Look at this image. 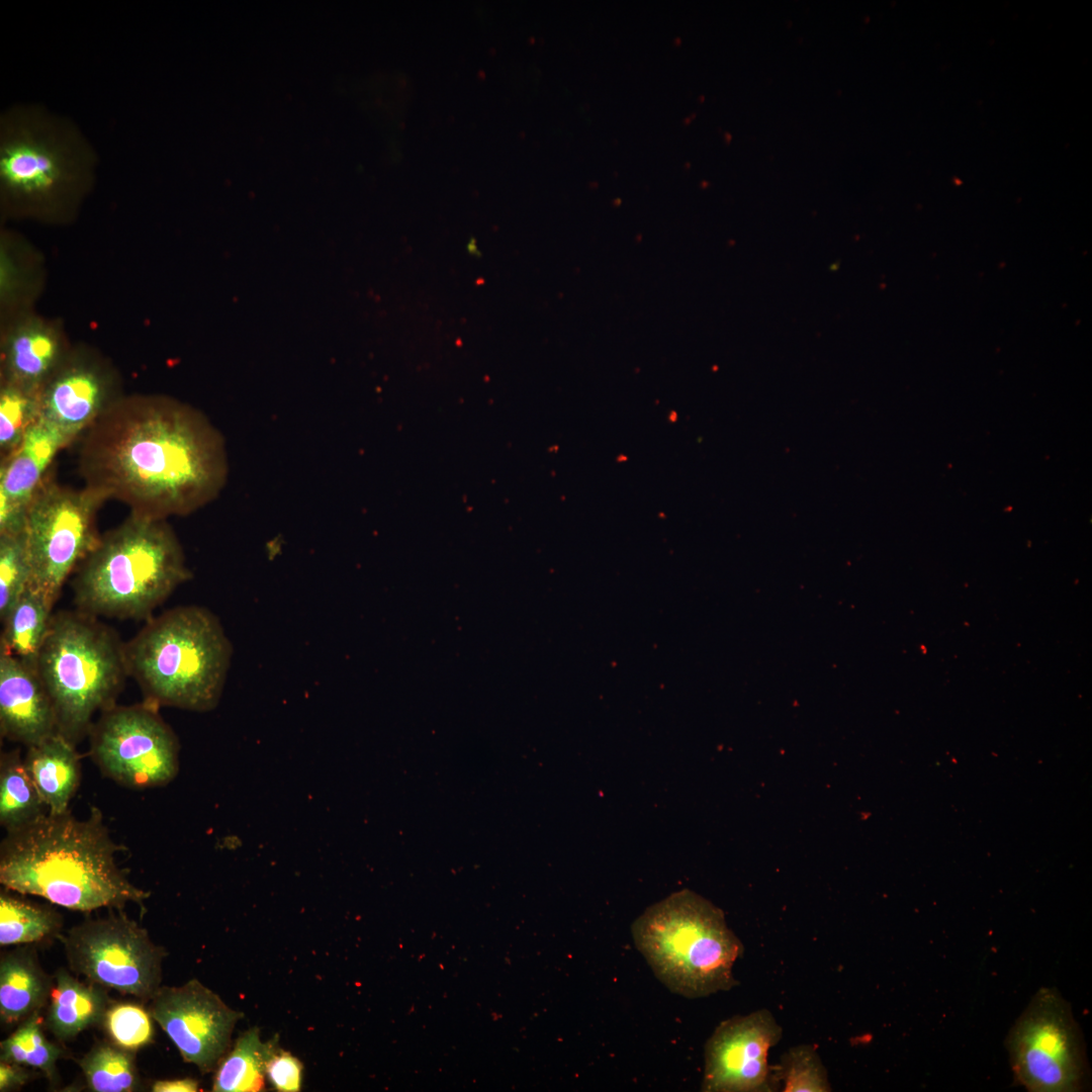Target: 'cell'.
<instances>
[{
	"label": "cell",
	"mask_w": 1092,
	"mask_h": 1092,
	"mask_svg": "<svg viewBox=\"0 0 1092 1092\" xmlns=\"http://www.w3.org/2000/svg\"><path fill=\"white\" fill-rule=\"evenodd\" d=\"M84 486L167 520L214 500L225 485V442L196 408L164 397L114 401L77 440Z\"/></svg>",
	"instance_id": "6da1fadb"
},
{
	"label": "cell",
	"mask_w": 1092,
	"mask_h": 1092,
	"mask_svg": "<svg viewBox=\"0 0 1092 1092\" xmlns=\"http://www.w3.org/2000/svg\"><path fill=\"white\" fill-rule=\"evenodd\" d=\"M119 850L99 809L91 808L84 820L70 810L48 813L6 832L0 846V883L14 893L74 911L121 910L127 904L144 909L151 893L117 866Z\"/></svg>",
	"instance_id": "7a4b0ae2"
},
{
	"label": "cell",
	"mask_w": 1092,
	"mask_h": 1092,
	"mask_svg": "<svg viewBox=\"0 0 1092 1092\" xmlns=\"http://www.w3.org/2000/svg\"><path fill=\"white\" fill-rule=\"evenodd\" d=\"M73 575L77 610L97 618L148 620L192 573L167 520L129 514L100 536Z\"/></svg>",
	"instance_id": "3957f363"
},
{
	"label": "cell",
	"mask_w": 1092,
	"mask_h": 1092,
	"mask_svg": "<svg viewBox=\"0 0 1092 1092\" xmlns=\"http://www.w3.org/2000/svg\"><path fill=\"white\" fill-rule=\"evenodd\" d=\"M124 656L144 702L207 712L221 698L233 645L210 610L179 606L149 618L124 643Z\"/></svg>",
	"instance_id": "277c9868"
},
{
	"label": "cell",
	"mask_w": 1092,
	"mask_h": 1092,
	"mask_svg": "<svg viewBox=\"0 0 1092 1092\" xmlns=\"http://www.w3.org/2000/svg\"><path fill=\"white\" fill-rule=\"evenodd\" d=\"M634 943L656 978L689 999L729 991L744 946L723 911L690 890L648 907L631 926Z\"/></svg>",
	"instance_id": "5b68a950"
},
{
	"label": "cell",
	"mask_w": 1092,
	"mask_h": 1092,
	"mask_svg": "<svg viewBox=\"0 0 1092 1092\" xmlns=\"http://www.w3.org/2000/svg\"><path fill=\"white\" fill-rule=\"evenodd\" d=\"M35 669L52 699L58 733L74 745L89 735L95 714L116 705L128 676L116 632L77 609L53 614Z\"/></svg>",
	"instance_id": "8992f818"
},
{
	"label": "cell",
	"mask_w": 1092,
	"mask_h": 1092,
	"mask_svg": "<svg viewBox=\"0 0 1092 1092\" xmlns=\"http://www.w3.org/2000/svg\"><path fill=\"white\" fill-rule=\"evenodd\" d=\"M96 159V151L71 119L42 106L18 104L0 116V178L14 194L47 197L86 174Z\"/></svg>",
	"instance_id": "52a82bcc"
},
{
	"label": "cell",
	"mask_w": 1092,
	"mask_h": 1092,
	"mask_svg": "<svg viewBox=\"0 0 1092 1092\" xmlns=\"http://www.w3.org/2000/svg\"><path fill=\"white\" fill-rule=\"evenodd\" d=\"M105 497L83 485L59 483L53 470L31 500L25 518L30 566L28 586L54 607L64 584L96 546L97 514Z\"/></svg>",
	"instance_id": "ba28073f"
},
{
	"label": "cell",
	"mask_w": 1092,
	"mask_h": 1092,
	"mask_svg": "<svg viewBox=\"0 0 1092 1092\" xmlns=\"http://www.w3.org/2000/svg\"><path fill=\"white\" fill-rule=\"evenodd\" d=\"M58 939L70 971L90 983L142 1001L162 986L166 950L121 912L84 920Z\"/></svg>",
	"instance_id": "9c48e42d"
},
{
	"label": "cell",
	"mask_w": 1092,
	"mask_h": 1092,
	"mask_svg": "<svg viewBox=\"0 0 1092 1092\" xmlns=\"http://www.w3.org/2000/svg\"><path fill=\"white\" fill-rule=\"evenodd\" d=\"M1017 1084L1030 1092H1074L1087 1074L1083 1040L1070 1004L1056 988L1039 989L1006 1038Z\"/></svg>",
	"instance_id": "30bf717a"
},
{
	"label": "cell",
	"mask_w": 1092,
	"mask_h": 1092,
	"mask_svg": "<svg viewBox=\"0 0 1092 1092\" xmlns=\"http://www.w3.org/2000/svg\"><path fill=\"white\" fill-rule=\"evenodd\" d=\"M88 736L92 759L120 786L159 788L178 772L177 736L154 705H114L100 714Z\"/></svg>",
	"instance_id": "8fae6325"
},
{
	"label": "cell",
	"mask_w": 1092,
	"mask_h": 1092,
	"mask_svg": "<svg viewBox=\"0 0 1092 1092\" xmlns=\"http://www.w3.org/2000/svg\"><path fill=\"white\" fill-rule=\"evenodd\" d=\"M148 1009L184 1062L195 1065L202 1074L216 1069L243 1017L196 979L181 986H161Z\"/></svg>",
	"instance_id": "7c38bea8"
},
{
	"label": "cell",
	"mask_w": 1092,
	"mask_h": 1092,
	"mask_svg": "<svg viewBox=\"0 0 1092 1092\" xmlns=\"http://www.w3.org/2000/svg\"><path fill=\"white\" fill-rule=\"evenodd\" d=\"M782 1035V1026L767 1009L722 1021L705 1044L702 1091L778 1090L767 1057Z\"/></svg>",
	"instance_id": "4fadbf2b"
},
{
	"label": "cell",
	"mask_w": 1092,
	"mask_h": 1092,
	"mask_svg": "<svg viewBox=\"0 0 1092 1092\" xmlns=\"http://www.w3.org/2000/svg\"><path fill=\"white\" fill-rule=\"evenodd\" d=\"M71 442L38 421L20 445L0 461V535L24 532L27 509L53 470L58 455Z\"/></svg>",
	"instance_id": "5bb4252c"
},
{
	"label": "cell",
	"mask_w": 1092,
	"mask_h": 1092,
	"mask_svg": "<svg viewBox=\"0 0 1092 1092\" xmlns=\"http://www.w3.org/2000/svg\"><path fill=\"white\" fill-rule=\"evenodd\" d=\"M39 420L61 432L71 444L117 399L107 378L85 364L59 367L37 393Z\"/></svg>",
	"instance_id": "9a60e30c"
},
{
	"label": "cell",
	"mask_w": 1092,
	"mask_h": 1092,
	"mask_svg": "<svg viewBox=\"0 0 1092 1092\" xmlns=\"http://www.w3.org/2000/svg\"><path fill=\"white\" fill-rule=\"evenodd\" d=\"M0 733L26 747L58 733L55 708L35 666L1 650Z\"/></svg>",
	"instance_id": "2e32d148"
},
{
	"label": "cell",
	"mask_w": 1092,
	"mask_h": 1092,
	"mask_svg": "<svg viewBox=\"0 0 1092 1092\" xmlns=\"http://www.w3.org/2000/svg\"><path fill=\"white\" fill-rule=\"evenodd\" d=\"M53 977L46 1025L58 1040H73L102 1023L111 1003L105 988L83 982L64 968L58 969Z\"/></svg>",
	"instance_id": "e0dca14e"
},
{
	"label": "cell",
	"mask_w": 1092,
	"mask_h": 1092,
	"mask_svg": "<svg viewBox=\"0 0 1092 1092\" xmlns=\"http://www.w3.org/2000/svg\"><path fill=\"white\" fill-rule=\"evenodd\" d=\"M24 764L50 814L69 811L81 781L76 745L59 733L28 746Z\"/></svg>",
	"instance_id": "ac0fdd59"
},
{
	"label": "cell",
	"mask_w": 1092,
	"mask_h": 1092,
	"mask_svg": "<svg viewBox=\"0 0 1092 1092\" xmlns=\"http://www.w3.org/2000/svg\"><path fill=\"white\" fill-rule=\"evenodd\" d=\"M54 977L41 968L27 947L5 952L0 960V1018L6 1025L21 1023L49 1003Z\"/></svg>",
	"instance_id": "d6986e66"
},
{
	"label": "cell",
	"mask_w": 1092,
	"mask_h": 1092,
	"mask_svg": "<svg viewBox=\"0 0 1092 1092\" xmlns=\"http://www.w3.org/2000/svg\"><path fill=\"white\" fill-rule=\"evenodd\" d=\"M278 1039L263 1042L258 1027L241 1034L215 1069L212 1091L259 1092L265 1089L266 1063Z\"/></svg>",
	"instance_id": "ffe728a7"
},
{
	"label": "cell",
	"mask_w": 1092,
	"mask_h": 1092,
	"mask_svg": "<svg viewBox=\"0 0 1092 1092\" xmlns=\"http://www.w3.org/2000/svg\"><path fill=\"white\" fill-rule=\"evenodd\" d=\"M5 382L38 392L60 365V347L43 331L14 336L4 354Z\"/></svg>",
	"instance_id": "44dd1931"
},
{
	"label": "cell",
	"mask_w": 1092,
	"mask_h": 1092,
	"mask_svg": "<svg viewBox=\"0 0 1092 1092\" xmlns=\"http://www.w3.org/2000/svg\"><path fill=\"white\" fill-rule=\"evenodd\" d=\"M53 608L40 594L28 586L2 621L0 650L35 666L49 631Z\"/></svg>",
	"instance_id": "7402d4cb"
},
{
	"label": "cell",
	"mask_w": 1092,
	"mask_h": 1092,
	"mask_svg": "<svg viewBox=\"0 0 1092 1092\" xmlns=\"http://www.w3.org/2000/svg\"><path fill=\"white\" fill-rule=\"evenodd\" d=\"M49 813L19 749L0 757V824L6 832L23 828Z\"/></svg>",
	"instance_id": "603a6c76"
},
{
	"label": "cell",
	"mask_w": 1092,
	"mask_h": 1092,
	"mask_svg": "<svg viewBox=\"0 0 1092 1092\" xmlns=\"http://www.w3.org/2000/svg\"><path fill=\"white\" fill-rule=\"evenodd\" d=\"M62 915L52 907L11 894H0V945L35 943L61 934Z\"/></svg>",
	"instance_id": "cb8c5ba5"
},
{
	"label": "cell",
	"mask_w": 1092,
	"mask_h": 1092,
	"mask_svg": "<svg viewBox=\"0 0 1092 1092\" xmlns=\"http://www.w3.org/2000/svg\"><path fill=\"white\" fill-rule=\"evenodd\" d=\"M77 1063L93 1092H132L141 1088L134 1052L110 1040L96 1042Z\"/></svg>",
	"instance_id": "d4e9b609"
},
{
	"label": "cell",
	"mask_w": 1092,
	"mask_h": 1092,
	"mask_svg": "<svg viewBox=\"0 0 1092 1092\" xmlns=\"http://www.w3.org/2000/svg\"><path fill=\"white\" fill-rule=\"evenodd\" d=\"M37 1011L23 1020L14 1032L0 1043V1061L37 1069L51 1083L57 1081V1062L62 1049L50 1041L42 1031Z\"/></svg>",
	"instance_id": "484cf974"
},
{
	"label": "cell",
	"mask_w": 1092,
	"mask_h": 1092,
	"mask_svg": "<svg viewBox=\"0 0 1092 1092\" xmlns=\"http://www.w3.org/2000/svg\"><path fill=\"white\" fill-rule=\"evenodd\" d=\"M771 1069L777 1088L783 1092L831 1091L827 1070L812 1044L791 1048Z\"/></svg>",
	"instance_id": "4316f807"
},
{
	"label": "cell",
	"mask_w": 1092,
	"mask_h": 1092,
	"mask_svg": "<svg viewBox=\"0 0 1092 1092\" xmlns=\"http://www.w3.org/2000/svg\"><path fill=\"white\" fill-rule=\"evenodd\" d=\"M37 393L4 382L0 393V459L11 454L38 421Z\"/></svg>",
	"instance_id": "83f0119b"
},
{
	"label": "cell",
	"mask_w": 1092,
	"mask_h": 1092,
	"mask_svg": "<svg viewBox=\"0 0 1092 1092\" xmlns=\"http://www.w3.org/2000/svg\"><path fill=\"white\" fill-rule=\"evenodd\" d=\"M154 1018L149 1009L131 1002L110 1003L101 1025L110 1041L131 1052L150 1044L154 1038Z\"/></svg>",
	"instance_id": "f1b7e54d"
},
{
	"label": "cell",
	"mask_w": 1092,
	"mask_h": 1092,
	"mask_svg": "<svg viewBox=\"0 0 1092 1092\" xmlns=\"http://www.w3.org/2000/svg\"><path fill=\"white\" fill-rule=\"evenodd\" d=\"M30 566L24 532L0 535V620L28 587Z\"/></svg>",
	"instance_id": "f546056e"
},
{
	"label": "cell",
	"mask_w": 1092,
	"mask_h": 1092,
	"mask_svg": "<svg viewBox=\"0 0 1092 1092\" xmlns=\"http://www.w3.org/2000/svg\"><path fill=\"white\" fill-rule=\"evenodd\" d=\"M265 1072L270 1084L277 1091L298 1092L301 1088L303 1064L279 1046L267 1061Z\"/></svg>",
	"instance_id": "4dcf8cb0"
},
{
	"label": "cell",
	"mask_w": 1092,
	"mask_h": 1092,
	"mask_svg": "<svg viewBox=\"0 0 1092 1092\" xmlns=\"http://www.w3.org/2000/svg\"><path fill=\"white\" fill-rule=\"evenodd\" d=\"M30 1079L25 1066L0 1061V1091L18 1090Z\"/></svg>",
	"instance_id": "1f68e13d"
},
{
	"label": "cell",
	"mask_w": 1092,
	"mask_h": 1092,
	"mask_svg": "<svg viewBox=\"0 0 1092 1092\" xmlns=\"http://www.w3.org/2000/svg\"><path fill=\"white\" fill-rule=\"evenodd\" d=\"M151 1090L153 1092H196L199 1090V1083L190 1077L157 1080L153 1083Z\"/></svg>",
	"instance_id": "d6a6232c"
}]
</instances>
